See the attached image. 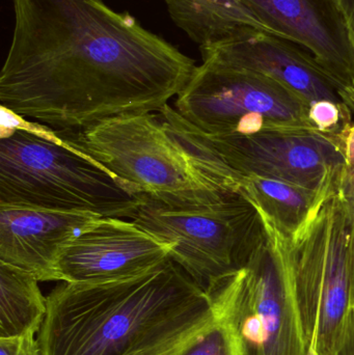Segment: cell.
Returning <instances> with one entry per match:
<instances>
[{
    "mask_svg": "<svg viewBox=\"0 0 354 355\" xmlns=\"http://www.w3.org/2000/svg\"><path fill=\"white\" fill-rule=\"evenodd\" d=\"M1 107L57 131L160 112L195 62L103 0H12Z\"/></svg>",
    "mask_w": 354,
    "mask_h": 355,
    "instance_id": "cell-1",
    "label": "cell"
},
{
    "mask_svg": "<svg viewBox=\"0 0 354 355\" xmlns=\"http://www.w3.org/2000/svg\"><path fill=\"white\" fill-rule=\"evenodd\" d=\"M214 312L212 294L170 259L130 279L62 282L37 339L42 355H168Z\"/></svg>",
    "mask_w": 354,
    "mask_h": 355,
    "instance_id": "cell-2",
    "label": "cell"
},
{
    "mask_svg": "<svg viewBox=\"0 0 354 355\" xmlns=\"http://www.w3.org/2000/svg\"><path fill=\"white\" fill-rule=\"evenodd\" d=\"M0 205L132 219L145 202L57 131L1 107Z\"/></svg>",
    "mask_w": 354,
    "mask_h": 355,
    "instance_id": "cell-3",
    "label": "cell"
},
{
    "mask_svg": "<svg viewBox=\"0 0 354 355\" xmlns=\"http://www.w3.org/2000/svg\"><path fill=\"white\" fill-rule=\"evenodd\" d=\"M339 179L292 235L256 207L286 263L306 340L317 355H338L353 310L354 210L339 190Z\"/></svg>",
    "mask_w": 354,
    "mask_h": 355,
    "instance_id": "cell-4",
    "label": "cell"
},
{
    "mask_svg": "<svg viewBox=\"0 0 354 355\" xmlns=\"http://www.w3.org/2000/svg\"><path fill=\"white\" fill-rule=\"evenodd\" d=\"M57 133L137 193L156 200L209 202L236 192L210 177L195 162L159 114H129L85 130Z\"/></svg>",
    "mask_w": 354,
    "mask_h": 355,
    "instance_id": "cell-5",
    "label": "cell"
},
{
    "mask_svg": "<svg viewBox=\"0 0 354 355\" xmlns=\"http://www.w3.org/2000/svg\"><path fill=\"white\" fill-rule=\"evenodd\" d=\"M132 219L172 244L170 259L208 293L247 266L265 238L259 211L240 192L209 202H164L145 196Z\"/></svg>",
    "mask_w": 354,
    "mask_h": 355,
    "instance_id": "cell-6",
    "label": "cell"
},
{
    "mask_svg": "<svg viewBox=\"0 0 354 355\" xmlns=\"http://www.w3.org/2000/svg\"><path fill=\"white\" fill-rule=\"evenodd\" d=\"M309 108L301 96L269 77L203 62L177 96L175 110L206 135L243 137L314 130Z\"/></svg>",
    "mask_w": 354,
    "mask_h": 355,
    "instance_id": "cell-7",
    "label": "cell"
},
{
    "mask_svg": "<svg viewBox=\"0 0 354 355\" xmlns=\"http://www.w3.org/2000/svg\"><path fill=\"white\" fill-rule=\"evenodd\" d=\"M210 294L236 355H307L286 263L267 234L247 266Z\"/></svg>",
    "mask_w": 354,
    "mask_h": 355,
    "instance_id": "cell-8",
    "label": "cell"
},
{
    "mask_svg": "<svg viewBox=\"0 0 354 355\" xmlns=\"http://www.w3.org/2000/svg\"><path fill=\"white\" fill-rule=\"evenodd\" d=\"M199 131L213 151L243 177L254 175L322 190L340 177L345 166L343 137L317 131L243 137H213Z\"/></svg>",
    "mask_w": 354,
    "mask_h": 355,
    "instance_id": "cell-9",
    "label": "cell"
},
{
    "mask_svg": "<svg viewBox=\"0 0 354 355\" xmlns=\"http://www.w3.org/2000/svg\"><path fill=\"white\" fill-rule=\"evenodd\" d=\"M174 245L134 221L98 217L64 248L56 281L100 284L130 279L170 260Z\"/></svg>",
    "mask_w": 354,
    "mask_h": 355,
    "instance_id": "cell-10",
    "label": "cell"
},
{
    "mask_svg": "<svg viewBox=\"0 0 354 355\" xmlns=\"http://www.w3.org/2000/svg\"><path fill=\"white\" fill-rule=\"evenodd\" d=\"M272 35L309 50L342 94L354 81V45L337 0H239Z\"/></svg>",
    "mask_w": 354,
    "mask_h": 355,
    "instance_id": "cell-11",
    "label": "cell"
},
{
    "mask_svg": "<svg viewBox=\"0 0 354 355\" xmlns=\"http://www.w3.org/2000/svg\"><path fill=\"white\" fill-rule=\"evenodd\" d=\"M288 42L265 31L249 29L227 41L200 48V51L203 62L269 77L310 105L322 100L345 104L339 87L313 56Z\"/></svg>",
    "mask_w": 354,
    "mask_h": 355,
    "instance_id": "cell-12",
    "label": "cell"
},
{
    "mask_svg": "<svg viewBox=\"0 0 354 355\" xmlns=\"http://www.w3.org/2000/svg\"><path fill=\"white\" fill-rule=\"evenodd\" d=\"M97 215L33 207L0 205V262L56 281L55 266L67 245Z\"/></svg>",
    "mask_w": 354,
    "mask_h": 355,
    "instance_id": "cell-13",
    "label": "cell"
},
{
    "mask_svg": "<svg viewBox=\"0 0 354 355\" xmlns=\"http://www.w3.org/2000/svg\"><path fill=\"white\" fill-rule=\"evenodd\" d=\"M170 18L200 48L215 45L249 29L270 33L239 0H164Z\"/></svg>",
    "mask_w": 354,
    "mask_h": 355,
    "instance_id": "cell-14",
    "label": "cell"
},
{
    "mask_svg": "<svg viewBox=\"0 0 354 355\" xmlns=\"http://www.w3.org/2000/svg\"><path fill=\"white\" fill-rule=\"evenodd\" d=\"M47 298L30 273L0 262V338L39 334Z\"/></svg>",
    "mask_w": 354,
    "mask_h": 355,
    "instance_id": "cell-15",
    "label": "cell"
},
{
    "mask_svg": "<svg viewBox=\"0 0 354 355\" xmlns=\"http://www.w3.org/2000/svg\"><path fill=\"white\" fill-rule=\"evenodd\" d=\"M335 182L324 189L315 190L280 180L251 175L245 176L243 192L281 231L286 235H292L311 214L324 191Z\"/></svg>",
    "mask_w": 354,
    "mask_h": 355,
    "instance_id": "cell-16",
    "label": "cell"
},
{
    "mask_svg": "<svg viewBox=\"0 0 354 355\" xmlns=\"http://www.w3.org/2000/svg\"><path fill=\"white\" fill-rule=\"evenodd\" d=\"M214 308L213 316L180 347L168 355H236L230 331L215 304Z\"/></svg>",
    "mask_w": 354,
    "mask_h": 355,
    "instance_id": "cell-17",
    "label": "cell"
},
{
    "mask_svg": "<svg viewBox=\"0 0 354 355\" xmlns=\"http://www.w3.org/2000/svg\"><path fill=\"white\" fill-rule=\"evenodd\" d=\"M353 116L345 104L322 100L310 105L309 120L314 130L330 137H343L354 124Z\"/></svg>",
    "mask_w": 354,
    "mask_h": 355,
    "instance_id": "cell-18",
    "label": "cell"
},
{
    "mask_svg": "<svg viewBox=\"0 0 354 355\" xmlns=\"http://www.w3.org/2000/svg\"><path fill=\"white\" fill-rule=\"evenodd\" d=\"M35 334L18 337L0 338V355H42Z\"/></svg>",
    "mask_w": 354,
    "mask_h": 355,
    "instance_id": "cell-19",
    "label": "cell"
},
{
    "mask_svg": "<svg viewBox=\"0 0 354 355\" xmlns=\"http://www.w3.org/2000/svg\"><path fill=\"white\" fill-rule=\"evenodd\" d=\"M339 190L354 210V166H344L339 179Z\"/></svg>",
    "mask_w": 354,
    "mask_h": 355,
    "instance_id": "cell-20",
    "label": "cell"
},
{
    "mask_svg": "<svg viewBox=\"0 0 354 355\" xmlns=\"http://www.w3.org/2000/svg\"><path fill=\"white\" fill-rule=\"evenodd\" d=\"M338 355H354V309L351 312L347 325L346 333L344 339L341 344Z\"/></svg>",
    "mask_w": 354,
    "mask_h": 355,
    "instance_id": "cell-21",
    "label": "cell"
},
{
    "mask_svg": "<svg viewBox=\"0 0 354 355\" xmlns=\"http://www.w3.org/2000/svg\"><path fill=\"white\" fill-rule=\"evenodd\" d=\"M345 166H354V124L343 137Z\"/></svg>",
    "mask_w": 354,
    "mask_h": 355,
    "instance_id": "cell-22",
    "label": "cell"
},
{
    "mask_svg": "<svg viewBox=\"0 0 354 355\" xmlns=\"http://www.w3.org/2000/svg\"><path fill=\"white\" fill-rule=\"evenodd\" d=\"M344 15L354 45V0H337Z\"/></svg>",
    "mask_w": 354,
    "mask_h": 355,
    "instance_id": "cell-23",
    "label": "cell"
},
{
    "mask_svg": "<svg viewBox=\"0 0 354 355\" xmlns=\"http://www.w3.org/2000/svg\"><path fill=\"white\" fill-rule=\"evenodd\" d=\"M342 99L354 116V81L353 85L342 94Z\"/></svg>",
    "mask_w": 354,
    "mask_h": 355,
    "instance_id": "cell-24",
    "label": "cell"
},
{
    "mask_svg": "<svg viewBox=\"0 0 354 355\" xmlns=\"http://www.w3.org/2000/svg\"><path fill=\"white\" fill-rule=\"evenodd\" d=\"M351 270H353V309H354V223H353V240H351Z\"/></svg>",
    "mask_w": 354,
    "mask_h": 355,
    "instance_id": "cell-25",
    "label": "cell"
},
{
    "mask_svg": "<svg viewBox=\"0 0 354 355\" xmlns=\"http://www.w3.org/2000/svg\"><path fill=\"white\" fill-rule=\"evenodd\" d=\"M307 355H317V354H316L315 349H314L313 346H310Z\"/></svg>",
    "mask_w": 354,
    "mask_h": 355,
    "instance_id": "cell-26",
    "label": "cell"
}]
</instances>
